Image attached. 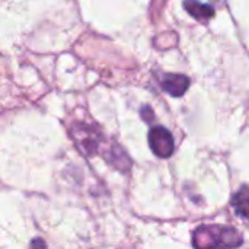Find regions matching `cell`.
<instances>
[{
    "mask_svg": "<svg viewBox=\"0 0 249 249\" xmlns=\"http://www.w3.org/2000/svg\"><path fill=\"white\" fill-rule=\"evenodd\" d=\"M232 204L236 213L249 222V187H242L233 197Z\"/></svg>",
    "mask_w": 249,
    "mask_h": 249,
    "instance_id": "5",
    "label": "cell"
},
{
    "mask_svg": "<svg viewBox=\"0 0 249 249\" xmlns=\"http://www.w3.org/2000/svg\"><path fill=\"white\" fill-rule=\"evenodd\" d=\"M142 117H143L146 121H150V120L153 118V112H152V109H150L149 107H144V108L142 109Z\"/></svg>",
    "mask_w": 249,
    "mask_h": 249,
    "instance_id": "7",
    "label": "cell"
},
{
    "mask_svg": "<svg viewBox=\"0 0 249 249\" xmlns=\"http://www.w3.org/2000/svg\"><path fill=\"white\" fill-rule=\"evenodd\" d=\"M162 88L172 96H182L190 88V79L184 74H165L162 77Z\"/></svg>",
    "mask_w": 249,
    "mask_h": 249,
    "instance_id": "3",
    "label": "cell"
},
{
    "mask_svg": "<svg viewBox=\"0 0 249 249\" xmlns=\"http://www.w3.org/2000/svg\"><path fill=\"white\" fill-rule=\"evenodd\" d=\"M149 144L152 152L162 159L172 156L175 149L172 134L169 133V130H166L162 125H156L149 131Z\"/></svg>",
    "mask_w": 249,
    "mask_h": 249,
    "instance_id": "2",
    "label": "cell"
},
{
    "mask_svg": "<svg viewBox=\"0 0 249 249\" xmlns=\"http://www.w3.org/2000/svg\"><path fill=\"white\" fill-rule=\"evenodd\" d=\"M31 248L32 249H45V244H44V241H41V239H35V241H32V244H31Z\"/></svg>",
    "mask_w": 249,
    "mask_h": 249,
    "instance_id": "8",
    "label": "cell"
},
{
    "mask_svg": "<svg viewBox=\"0 0 249 249\" xmlns=\"http://www.w3.org/2000/svg\"><path fill=\"white\" fill-rule=\"evenodd\" d=\"M184 7H185V10L191 16H194L197 20H201V22L209 20L210 18L214 16V10H213L212 6L200 3L197 0H185L184 1Z\"/></svg>",
    "mask_w": 249,
    "mask_h": 249,
    "instance_id": "4",
    "label": "cell"
},
{
    "mask_svg": "<svg viewBox=\"0 0 249 249\" xmlns=\"http://www.w3.org/2000/svg\"><path fill=\"white\" fill-rule=\"evenodd\" d=\"M74 136L77 137V142L80 143L83 150H88L90 153L96 150L98 140H96V136L92 128H88L86 125H80V131L79 133L74 131Z\"/></svg>",
    "mask_w": 249,
    "mask_h": 249,
    "instance_id": "6",
    "label": "cell"
},
{
    "mask_svg": "<svg viewBox=\"0 0 249 249\" xmlns=\"http://www.w3.org/2000/svg\"><path fill=\"white\" fill-rule=\"evenodd\" d=\"M242 242V235L229 226H200L193 233V247L196 249H235Z\"/></svg>",
    "mask_w": 249,
    "mask_h": 249,
    "instance_id": "1",
    "label": "cell"
}]
</instances>
